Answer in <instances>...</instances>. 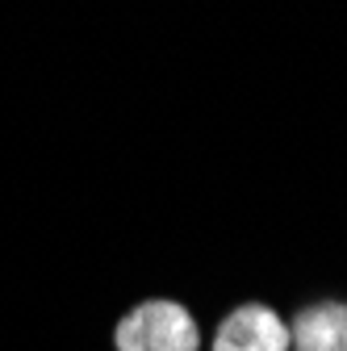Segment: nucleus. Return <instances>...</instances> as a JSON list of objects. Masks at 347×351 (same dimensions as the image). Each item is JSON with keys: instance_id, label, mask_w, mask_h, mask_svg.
I'll return each instance as SVG.
<instances>
[{"instance_id": "nucleus-4", "label": "nucleus", "mask_w": 347, "mask_h": 351, "mask_svg": "<svg viewBox=\"0 0 347 351\" xmlns=\"http://www.w3.org/2000/svg\"><path fill=\"white\" fill-rule=\"evenodd\" d=\"M343 351H347V347H343Z\"/></svg>"}, {"instance_id": "nucleus-2", "label": "nucleus", "mask_w": 347, "mask_h": 351, "mask_svg": "<svg viewBox=\"0 0 347 351\" xmlns=\"http://www.w3.org/2000/svg\"><path fill=\"white\" fill-rule=\"evenodd\" d=\"M205 351H289V318L268 301H239L213 322Z\"/></svg>"}, {"instance_id": "nucleus-3", "label": "nucleus", "mask_w": 347, "mask_h": 351, "mask_svg": "<svg viewBox=\"0 0 347 351\" xmlns=\"http://www.w3.org/2000/svg\"><path fill=\"white\" fill-rule=\"evenodd\" d=\"M343 347H347V301L322 297L293 310L289 351H343Z\"/></svg>"}, {"instance_id": "nucleus-1", "label": "nucleus", "mask_w": 347, "mask_h": 351, "mask_svg": "<svg viewBox=\"0 0 347 351\" xmlns=\"http://www.w3.org/2000/svg\"><path fill=\"white\" fill-rule=\"evenodd\" d=\"M201 322L176 297H143L117 318L113 351H201Z\"/></svg>"}]
</instances>
